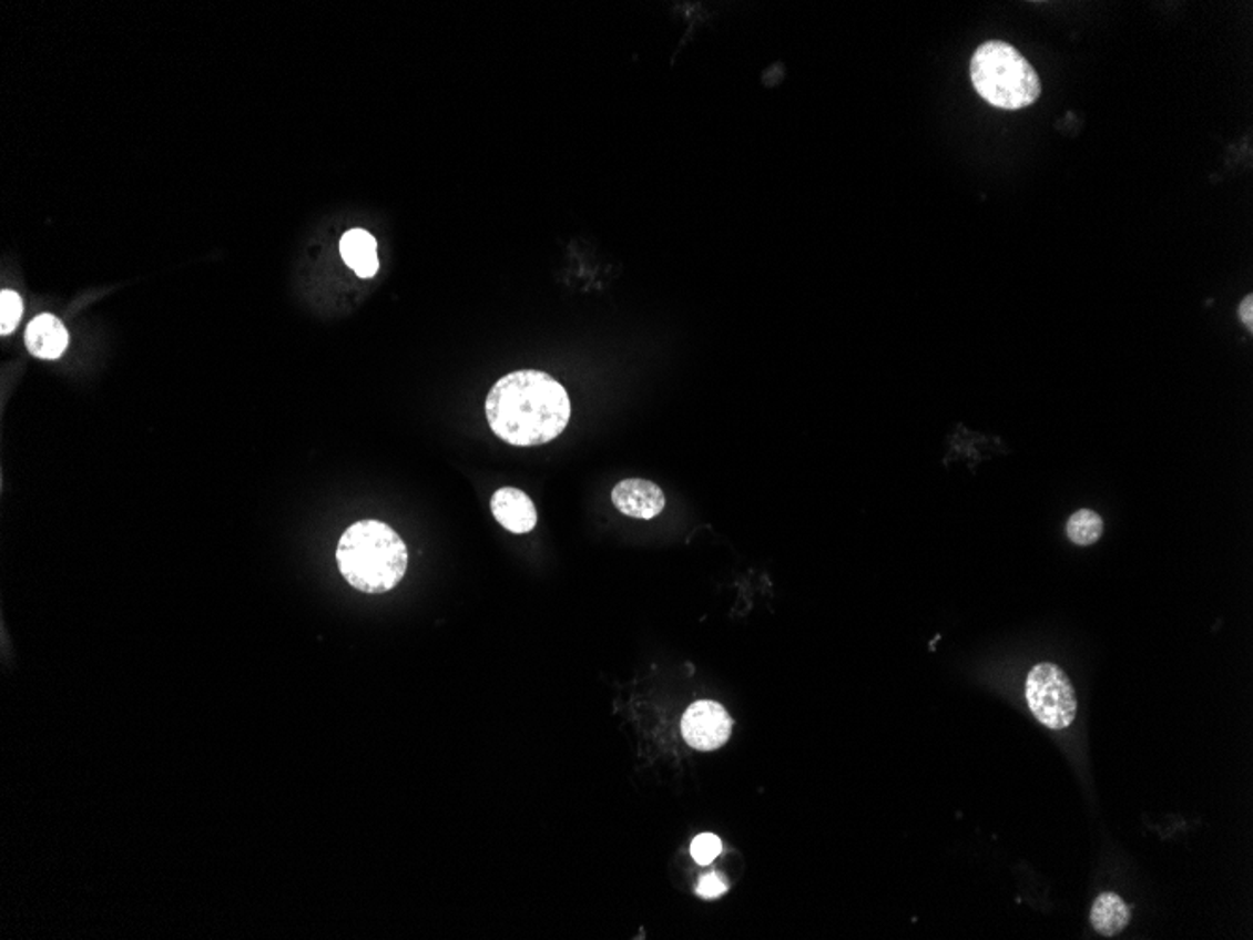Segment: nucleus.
Here are the masks:
<instances>
[{"mask_svg":"<svg viewBox=\"0 0 1253 940\" xmlns=\"http://www.w3.org/2000/svg\"><path fill=\"white\" fill-rule=\"evenodd\" d=\"M485 413L492 432L509 446H544L569 425L571 398L550 374L517 370L496 381Z\"/></svg>","mask_w":1253,"mask_h":940,"instance_id":"1","label":"nucleus"},{"mask_svg":"<svg viewBox=\"0 0 1253 940\" xmlns=\"http://www.w3.org/2000/svg\"><path fill=\"white\" fill-rule=\"evenodd\" d=\"M336 563L355 590L387 593L403 582L408 549L390 525L379 520H360L342 533Z\"/></svg>","mask_w":1253,"mask_h":940,"instance_id":"2","label":"nucleus"},{"mask_svg":"<svg viewBox=\"0 0 1253 940\" xmlns=\"http://www.w3.org/2000/svg\"><path fill=\"white\" fill-rule=\"evenodd\" d=\"M970 80L981 99L998 110L1029 108L1041 94V81L1032 64L1000 40H989L974 51Z\"/></svg>","mask_w":1253,"mask_h":940,"instance_id":"3","label":"nucleus"},{"mask_svg":"<svg viewBox=\"0 0 1253 940\" xmlns=\"http://www.w3.org/2000/svg\"><path fill=\"white\" fill-rule=\"evenodd\" d=\"M1027 703L1036 719L1047 728L1070 727L1077 715V696L1070 678L1060 666L1040 663L1027 678Z\"/></svg>","mask_w":1253,"mask_h":940,"instance_id":"4","label":"nucleus"},{"mask_svg":"<svg viewBox=\"0 0 1253 940\" xmlns=\"http://www.w3.org/2000/svg\"><path fill=\"white\" fill-rule=\"evenodd\" d=\"M683 739L699 752H715L732 734V719L721 704L699 701L682 717Z\"/></svg>","mask_w":1253,"mask_h":940,"instance_id":"5","label":"nucleus"},{"mask_svg":"<svg viewBox=\"0 0 1253 940\" xmlns=\"http://www.w3.org/2000/svg\"><path fill=\"white\" fill-rule=\"evenodd\" d=\"M614 508L631 519L651 520L663 513L666 498L661 487L645 479H623L612 489Z\"/></svg>","mask_w":1253,"mask_h":940,"instance_id":"6","label":"nucleus"},{"mask_svg":"<svg viewBox=\"0 0 1253 940\" xmlns=\"http://www.w3.org/2000/svg\"><path fill=\"white\" fill-rule=\"evenodd\" d=\"M490 509L499 524L511 533H530L537 525V509L530 495L515 487L496 490Z\"/></svg>","mask_w":1253,"mask_h":940,"instance_id":"7","label":"nucleus"},{"mask_svg":"<svg viewBox=\"0 0 1253 940\" xmlns=\"http://www.w3.org/2000/svg\"><path fill=\"white\" fill-rule=\"evenodd\" d=\"M27 348L40 359H59L68 346V330L61 319L51 314H42L32 319L24 333Z\"/></svg>","mask_w":1253,"mask_h":940,"instance_id":"8","label":"nucleus"},{"mask_svg":"<svg viewBox=\"0 0 1253 940\" xmlns=\"http://www.w3.org/2000/svg\"><path fill=\"white\" fill-rule=\"evenodd\" d=\"M340 254L347 267L360 278H371L378 273V243L365 229H349L342 237Z\"/></svg>","mask_w":1253,"mask_h":940,"instance_id":"9","label":"nucleus"},{"mask_svg":"<svg viewBox=\"0 0 1253 940\" xmlns=\"http://www.w3.org/2000/svg\"><path fill=\"white\" fill-rule=\"evenodd\" d=\"M1092 928L1103 937H1114L1130 922V910L1117 893H1101L1090 910Z\"/></svg>","mask_w":1253,"mask_h":940,"instance_id":"10","label":"nucleus"},{"mask_svg":"<svg viewBox=\"0 0 1253 940\" xmlns=\"http://www.w3.org/2000/svg\"><path fill=\"white\" fill-rule=\"evenodd\" d=\"M1066 533H1068L1071 543L1079 544V546H1090L1101 538L1103 520H1101L1100 514L1090 511V509H1079L1068 520Z\"/></svg>","mask_w":1253,"mask_h":940,"instance_id":"11","label":"nucleus"},{"mask_svg":"<svg viewBox=\"0 0 1253 940\" xmlns=\"http://www.w3.org/2000/svg\"><path fill=\"white\" fill-rule=\"evenodd\" d=\"M23 314V300L16 292L4 289L0 294V333L2 335H10L12 330L18 327L19 319Z\"/></svg>","mask_w":1253,"mask_h":940,"instance_id":"12","label":"nucleus"},{"mask_svg":"<svg viewBox=\"0 0 1253 940\" xmlns=\"http://www.w3.org/2000/svg\"><path fill=\"white\" fill-rule=\"evenodd\" d=\"M721 849L723 847H721V839L717 836L700 834L699 837H694L693 845H691V856L700 866H707L721 855Z\"/></svg>","mask_w":1253,"mask_h":940,"instance_id":"13","label":"nucleus"},{"mask_svg":"<svg viewBox=\"0 0 1253 940\" xmlns=\"http://www.w3.org/2000/svg\"><path fill=\"white\" fill-rule=\"evenodd\" d=\"M696 891H699L700 898H721L724 891H726V885H724L719 875H706V877H702V880H700L699 890Z\"/></svg>","mask_w":1253,"mask_h":940,"instance_id":"14","label":"nucleus"},{"mask_svg":"<svg viewBox=\"0 0 1253 940\" xmlns=\"http://www.w3.org/2000/svg\"><path fill=\"white\" fill-rule=\"evenodd\" d=\"M1239 316H1241L1242 324L1246 325L1247 329L1253 330V295H1247L1246 299L1242 300L1239 306Z\"/></svg>","mask_w":1253,"mask_h":940,"instance_id":"15","label":"nucleus"}]
</instances>
